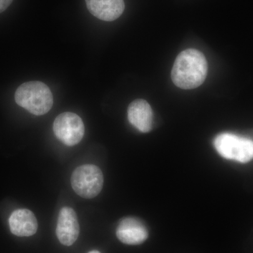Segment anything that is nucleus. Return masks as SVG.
<instances>
[{
    "instance_id": "obj_12",
    "label": "nucleus",
    "mask_w": 253,
    "mask_h": 253,
    "mask_svg": "<svg viewBox=\"0 0 253 253\" xmlns=\"http://www.w3.org/2000/svg\"><path fill=\"white\" fill-rule=\"evenodd\" d=\"M88 253H101L99 252V251H91L90 252H89Z\"/></svg>"
},
{
    "instance_id": "obj_11",
    "label": "nucleus",
    "mask_w": 253,
    "mask_h": 253,
    "mask_svg": "<svg viewBox=\"0 0 253 253\" xmlns=\"http://www.w3.org/2000/svg\"><path fill=\"white\" fill-rule=\"evenodd\" d=\"M12 1L13 0H0V13L7 9Z\"/></svg>"
},
{
    "instance_id": "obj_5",
    "label": "nucleus",
    "mask_w": 253,
    "mask_h": 253,
    "mask_svg": "<svg viewBox=\"0 0 253 253\" xmlns=\"http://www.w3.org/2000/svg\"><path fill=\"white\" fill-rule=\"evenodd\" d=\"M53 130L56 137L68 146H76L81 142L84 134L83 120L74 113L65 112L55 119Z\"/></svg>"
},
{
    "instance_id": "obj_8",
    "label": "nucleus",
    "mask_w": 253,
    "mask_h": 253,
    "mask_svg": "<svg viewBox=\"0 0 253 253\" xmlns=\"http://www.w3.org/2000/svg\"><path fill=\"white\" fill-rule=\"evenodd\" d=\"M129 123L143 133L152 129L154 113L151 106L144 99H136L129 104L127 111Z\"/></svg>"
},
{
    "instance_id": "obj_6",
    "label": "nucleus",
    "mask_w": 253,
    "mask_h": 253,
    "mask_svg": "<svg viewBox=\"0 0 253 253\" xmlns=\"http://www.w3.org/2000/svg\"><path fill=\"white\" fill-rule=\"evenodd\" d=\"M116 236L123 244L136 246L143 244L148 239L149 232L140 219L127 217L120 221L116 229Z\"/></svg>"
},
{
    "instance_id": "obj_4",
    "label": "nucleus",
    "mask_w": 253,
    "mask_h": 253,
    "mask_svg": "<svg viewBox=\"0 0 253 253\" xmlns=\"http://www.w3.org/2000/svg\"><path fill=\"white\" fill-rule=\"evenodd\" d=\"M214 144L219 154L226 159L242 163L253 159V141L248 138L223 133L215 138Z\"/></svg>"
},
{
    "instance_id": "obj_1",
    "label": "nucleus",
    "mask_w": 253,
    "mask_h": 253,
    "mask_svg": "<svg viewBox=\"0 0 253 253\" xmlns=\"http://www.w3.org/2000/svg\"><path fill=\"white\" fill-rule=\"evenodd\" d=\"M207 74L208 63L204 54L199 50L188 49L176 57L171 78L178 87L192 89L204 83Z\"/></svg>"
},
{
    "instance_id": "obj_9",
    "label": "nucleus",
    "mask_w": 253,
    "mask_h": 253,
    "mask_svg": "<svg viewBox=\"0 0 253 253\" xmlns=\"http://www.w3.org/2000/svg\"><path fill=\"white\" fill-rule=\"evenodd\" d=\"M86 7L93 16L101 21L118 19L125 10L124 0H85Z\"/></svg>"
},
{
    "instance_id": "obj_2",
    "label": "nucleus",
    "mask_w": 253,
    "mask_h": 253,
    "mask_svg": "<svg viewBox=\"0 0 253 253\" xmlns=\"http://www.w3.org/2000/svg\"><path fill=\"white\" fill-rule=\"evenodd\" d=\"M15 101L21 107L36 116L49 112L54 103L49 86L39 81L23 83L15 93Z\"/></svg>"
},
{
    "instance_id": "obj_10",
    "label": "nucleus",
    "mask_w": 253,
    "mask_h": 253,
    "mask_svg": "<svg viewBox=\"0 0 253 253\" xmlns=\"http://www.w3.org/2000/svg\"><path fill=\"white\" fill-rule=\"evenodd\" d=\"M10 230L14 235L28 237L34 235L38 231V221L33 212L28 209L14 211L9 219Z\"/></svg>"
},
{
    "instance_id": "obj_7",
    "label": "nucleus",
    "mask_w": 253,
    "mask_h": 253,
    "mask_svg": "<svg viewBox=\"0 0 253 253\" xmlns=\"http://www.w3.org/2000/svg\"><path fill=\"white\" fill-rule=\"evenodd\" d=\"M56 232L60 243L64 246H72L77 241L80 226L73 208L64 207L60 211Z\"/></svg>"
},
{
    "instance_id": "obj_3",
    "label": "nucleus",
    "mask_w": 253,
    "mask_h": 253,
    "mask_svg": "<svg viewBox=\"0 0 253 253\" xmlns=\"http://www.w3.org/2000/svg\"><path fill=\"white\" fill-rule=\"evenodd\" d=\"M71 185L75 192L84 199H93L101 192L104 176L94 165H83L75 169L71 176Z\"/></svg>"
}]
</instances>
